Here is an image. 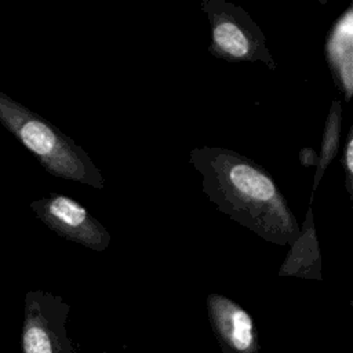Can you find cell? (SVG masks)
I'll use <instances>...</instances> for the list:
<instances>
[{
  "mask_svg": "<svg viewBox=\"0 0 353 353\" xmlns=\"http://www.w3.org/2000/svg\"><path fill=\"white\" fill-rule=\"evenodd\" d=\"M189 163L203 176L201 190L221 212L269 243L291 245L296 240L298 219L262 165L219 146L192 149Z\"/></svg>",
  "mask_w": 353,
  "mask_h": 353,
  "instance_id": "obj_1",
  "label": "cell"
},
{
  "mask_svg": "<svg viewBox=\"0 0 353 353\" xmlns=\"http://www.w3.org/2000/svg\"><path fill=\"white\" fill-rule=\"evenodd\" d=\"M0 123L52 176L95 189L105 186L99 168L76 141L1 91Z\"/></svg>",
  "mask_w": 353,
  "mask_h": 353,
  "instance_id": "obj_2",
  "label": "cell"
},
{
  "mask_svg": "<svg viewBox=\"0 0 353 353\" xmlns=\"http://www.w3.org/2000/svg\"><path fill=\"white\" fill-rule=\"evenodd\" d=\"M201 11L208 18V51L228 62H262L269 70H276L266 37L248 12L226 0H203Z\"/></svg>",
  "mask_w": 353,
  "mask_h": 353,
  "instance_id": "obj_3",
  "label": "cell"
},
{
  "mask_svg": "<svg viewBox=\"0 0 353 353\" xmlns=\"http://www.w3.org/2000/svg\"><path fill=\"white\" fill-rule=\"evenodd\" d=\"M70 306L43 290L28 291L21 345L23 353H79L68 334Z\"/></svg>",
  "mask_w": 353,
  "mask_h": 353,
  "instance_id": "obj_4",
  "label": "cell"
},
{
  "mask_svg": "<svg viewBox=\"0 0 353 353\" xmlns=\"http://www.w3.org/2000/svg\"><path fill=\"white\" fill-rule=\"evenodd\" d=\"M30 210L47 228L69 241L94 251H103L110 244L108 229L69 196L50 193L32 201Z\"/></svg>",
  "mask_w": 353,
  "mask_h": 353,
  "instance_id": "obj_5",
  "label": "cell"
},
{
  "mask_svg": "<svg viewBox=\"0 0 353 353\" xmlns=\"http://www.w3.org/2000/svg\"><path fill=\"white\" fill-rule=\"evenodd\" d=\"M207 312L212 332L223 353H258L259 341L251 314L221 294H208Z\"/></svg>",
  "mask_w": 353,
  "mask_h": 353,
  "instance_id": "obj_6",
  "label": "cell"
},
{
  "mask_svg": "<svg viewBox=\"0 0 353 353\" xmlns=\"http://www.w3.org/2000/svg\"><path fill=\"white\" fill-rule=\"evenodd\" d=\"M324 57L346 102L353 97V3L334 21L324 41Z\"/></svg>",
  "mask_w": 353,
  "mask_h": 353,
  "instance_id": "obj_7",
  "label": "cell"
},
{
  "mask_svg": "<svg viewBox=\"0 0 353 353\" xmlns=\"http://www.w3.org/2000/svg\"><path fill=\"white\" fill-rule=\"evenodd\" d=\"M279 276H292L314 280L323 279L321 255L313 222V211L310 207L306 211L299 236L290 245L287 256L279 269Z\"/></svg>",
  "mask_w": 353,
  "mask_h": 353,
  "instance_id": "obj_8",
  "label": "cell"
},
{
  "mask_svg": "<svg viewBox=\"0 0 353 353\" xmlns=\"http://www.w3.org/2000/svg\"><path fill=\"white\" fill-rule=\"evenodd\" d=\"M341 130H342V102L341 99L335 98L331 102V108L328 110L321 141H320V152L317 154V161H316V172H314V179H313V186H312V199L310 203L313 201V193L319 188V183L336 156L341 145Z\"/></svg>",
  "mask_w": 353,
  "mask_h": 353,
  "instance_id": "obj_9",
  "label": "cell"
},
{
  "mask_svg": "<svg viewBox=\"0 0 353 353\" xmlns=\"http://www.w3.org/2000/svg\"><path fill=\"white\" fill-rule=\"evenodd\" d=\"M341 163H342V168L345 172V188H346L350 199H353V127L352 125H350L349 132L345 139Z\"/></svg>",
  "mask_w": 353,
  "mask_h": 353,
  "instance_id": "obj_10",
  "label": "cell"
},
{
  "mask_svg": "<svg viewBox=\"0 0 353 353\" xmlns=\"http://www.w3.org/2000/svg\"><path fill=\"white\" fill-rule=\"evenodd\" d=\"M299 160H301V163H302L305 167L316 165L317 154L314 153L313 149H310V148H303V149L299 152Z\"/></svg>",
  "mask_w": 353,
  "mask_h": 353,
  "instance_id": "obj_11",
  "label": "cell"
}]
</instances>
